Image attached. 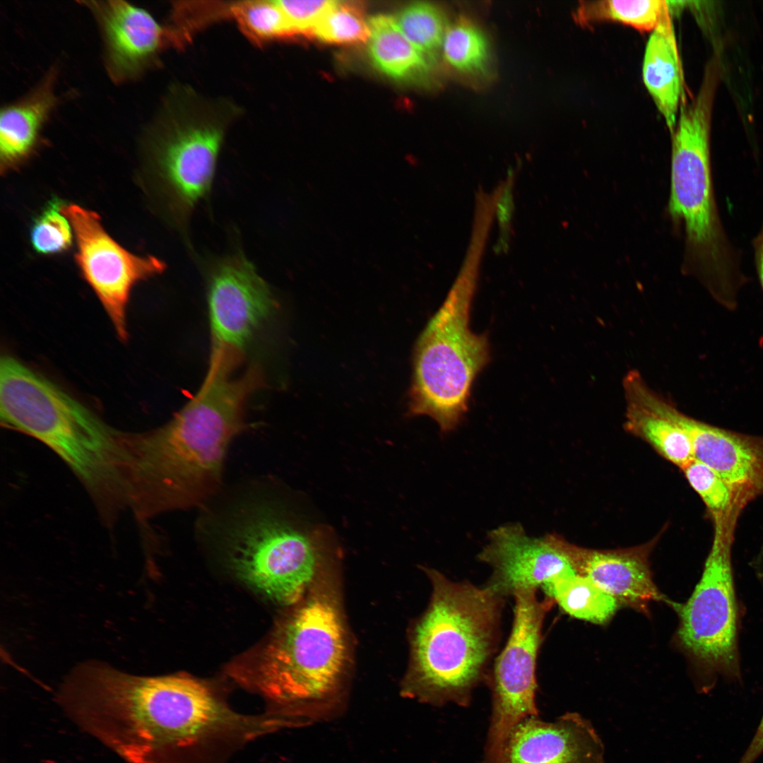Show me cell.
Segmentation results:
<instances>
[{"label":"cell","mask_w":763,"mask_h":763,"mask_svg":"<svg viewBox=\"0 0 763 763\" xmlns=\"http://www.w3.org/2000/svg\"><path fill=\"white\" fill-rule=\"evenodd\" d=\"M67 717L125 763H227L283 718L233 711L210 685L187 675L138 676L100 661L81 664L66 687Z\"/></svg>","instance_id":"cell-1"},{"label":"cell","mask_w":763,"mask_h":763,"mask_svg":"<svg viewBox=\"0 0 763 763\" xmlns=\"http://www.w3.org/2000/svg\"><path fill=\"white\" fill-rule=\"evenodd\" d=\"M249 398L242 382L211 372L168 422L129 435V507L139 520L203 506L216 495Z\"/></svg>","instance_id":"cell-2"},{"label":"cell","mask_w":763,"mask_h":763,"mask_svg":"<svg viewBox=\"0 0 763 763\" xmlns=\"http://www.w3.org/2000/svg\"><path fill=\"white\" fill-rule=\"evenodd\" d=\"M336 572L316 582L265 644L231 667L235 680L266 699L267 712L293 727L344 709L350 646Z\"/></svg>","instance_id":"cell-3"},{"label":"cell","mask_w":763,"mask_h":763,"mask_svg":"<svg viewBox=\"0 0 763 763\" xmlns=\"http://www.w3.org/2000/svg\"><path fill=\"white\" fill-rule=\"evenodd\" d=\"M423 569L432 593L411 631L401 694L434 706L467 707L474 690L486 683L498 651L506 598L487 585Z\"/></svg>","instance_id":"cell-4"},{"label":"cell","mask_w":763,"mask_h":763,"mask_svg":"<svg viewBox=\"0 0 763 763\" xmlns=\"http://www.w3.org/2000/svg\"><path fill=\"white\" fill-rule=\"evenodd\" d=\"M5 427L50 448L78 477L102 516L128 507L129 434L114 430L58 386L9 356L0 362Z\"/></svg>","instance_id":"cell-5"},{"label":"cell","mask_w":763,"mask_h":763,"mask_svg":"<svg viewBox=\"0 0 763 763\" xmlns=\"http://www.w3.org/2000/svg\"><path fill=\"white\" fill-rule=\"evenodd\" d=\"M718 85L702 80L690 102H682L672 135L668 210L682 223L684 268L718 302L736 300L746 283L741 255L730 240L714 193L710 129Z\"/></svg>","instance_id":"cell-6"},{"label":"cell","mask_w":763,"mask_h":763,"mask_svg":"<svg viewBox=\"0 0 763 763\" xmlns=\"http://www.w3.org/2000/svg\"><path fill=\"white\" fill-rule=\"evenodd\" d=\"M212 526L210 536L232 569L280 605L297 604L338 568L340 548L330 527L302 524L266 497L242 501Z\"/></svg>","instance_id":"cell-7"},{"label":"cell","mask_w":763,"mask_h":763,"mask_svg":"<svg viewBox=\"0 0 763 763\" xmlns=\"http://www.w3.org/2000/svg\"><path fill=\"white\" fill-rule=\"evenodd\" d=\"M484 249L480 242L469 243L451 289L414 350L409 413L430 417L443 432L464 418L474 382L491 359L487 333L470 327Z\"/></svg>","instance_id":"cell-8"},{"label":"cell","mask_w":763,"mask_h":763,"mask_svg":"<svg viewBox=\"0 0 763 763\" xmlns=\"http://www.w3.org/2000/svg\"><path fill=\"white\" fill-rule=\"evenodd\" d=\"M241 112L230 100L205 97L176 83L145 129L146 158L177 228L186 227L196 206L208 196L226 133Z\"/></svg>","instance_id":"cell-9"},{"label":"cell","mask_w":763,"mask_h":763,"mask_svg":"<svg viewBox=\"0 0 763 763\" xmlns=\"http://www.w3.org/2000/svg\"><path fill=\"white\" fill-rule=\"evenodd\" d=\"M538 588H521L514 600L513 622L503 649L495 656L486 683L492 695L490 722L483 763H504L508 739L525 718L538 716L537 660L543 641V626L555 604Z\"/></svg>","instance_id":"cell-10"},{"label":"cell","mask_w":763,"mask_h":763,"mask_svg":"<svg viewBox=\"0 0 763 763\" xmlns=\"http://www.w3.org/2000/svg\"><path fill=\"white\" fill-rule=\"evenodd\" d=\"M733 535L714 532L700 581L684 603L670 604L678 613V637L702 666L719 672L737 668V610L731 545Z\"/></svg>","instance_id":"cell-11"},{"label":"cell","mask_w":763,"mask_h":763,"mask_svg":"<svg viewBox=\"0 0 763 763\" xmlns=\"http://www.w3.org/2000/svg\"><path fill=\"white\" fill-rule=\"evenodd\" d=\"M61 211L73 227L80 271L118 336L126 341V312L132 288L164 271L165 264L153 256H137L125 249L105 231L96 213L76 204L64 205Z\"/></svg>","instance_id":"cell-12"},{"label":"cell","mask_w":763,"mask_h":763,"mask_svg":"<svg viewBox=\"0 0 763 763\" xmlns=\"http://www.w3.org/2000/svg\"><path fill=\"white\" fill-rule=\"evenodd\" d=\"M207 302L213 344L242 353L276 307L270 288L241 252L210 265Z\"/></svg>","instance_id":"cell-13"},{"label":"cell","mask_w":763,"mask_h":763,"mask_svg":"<svg viewBox=\"0 0 763 763\" xmlns=\"http://www.w3.org/2000/svg\"><path fill=\"white\" fill-rule=\"evenodd\" d=\"M576 548L555 533L529 536L513 524L492 531L478 558L492 569L486 585L506 598L517 590L538 589L558 577L578 574Z\"/></svg>","instance_id":"cell-14"},{"label":"cell","mask_w":763,"mask_h":763,"mask_svg":"<svg viewBox=\"0 0 763 763\" xmlns=\"http://www.w3.org/2000/svg\"><path fill=\"white\" fill-rule=\"evenodd\" d=\"M91 13L102 40L105 69L113 83L140 79L158 66L175 33L146 9L122 0L79 1Z\"/></svg>","instance_id":"cell-15"},{"label":"cell","mask_w":763,"mask_h":763,"mask_svg":"<svg viewBox=\"0 0 763 763\" xmlns=\"http://www.w3.org/2000/svg\"><path fill=\"white\" fill-rule=\"evenodd\" d=\"M504 763H605L604 746L591 722L576 712L553 722L530 716L511 732Z\"/></svg>","instance_id":"cell-16"},{"label":"cell","mask_w":763,"mask_h":763,"mask_svg":"<svg viewBox=\"0 0 763 763\" xmlns=\"http://www.w3.org/2000/svg\"><path fill=\"white\" fill-rule=\"evenodd\" d=\"M676 417L692 440L694 460L714 471L732 488L743 508L763 492V442L694 420Z\"/></svg>","instance_id":"cell-17"},{"label":"cell","mask_w":763,"mask_h":763,"mask_svg":"<svg viewBox=\"0 0 763 763\" xmlns=\"http://www.w3.org/2000/svg\"><path fill=\"white\" fill-rule=\"evenodd\" d=\"M656 543L654 538L641 545L613 550L576 545V571L620 604L645 612L651 602L664 599L653 581L649 561Z\"/></svg>","instance_id":"cell-18"},{"label":"cell","mask_w":763,"mask_h":763,"mask_svg":"<svg viewBox=\"0 0 763 763\" xmlns=\"http://www.w3.org/2000/svg\"><path fill=\"white\" fill-rule=\"evenodd\" d=\"M625 429L683 469L694 460L692 440L676 417L678 408L658 394L636 369L622 379Z\"/></svg>","instance_id":"cell-19"},{"label":"cell","mask_w":763,"mask_h":763,"mask_svg":"<svg viewBox=\"0 0 763 763\" xmlns=\"http://www.w3.org/2000/svg\"><path fill=\"white\" fill-rule=\"evenodd\" d=\"M58 63L52 64L25 95L0 111V164L7 172L30 158L43 142V132L61 102L57 86Z\"/></svg>","instance_id":"cell-20"},{"label":"cell","mask_w":763,"mask_h":763,"mask_svg":"<svg viewBox=\"0 0 763 763\" xmlns=\"http://www.w3.org/2000/svg\"><path fill=\"white\" fill-rule=\"evenodd\" d=\"M642 75L671 134L684 99L685 84L670 9L651 31L645 49Z\"/></svg>","instance_id":"cell-21"},{"label":"cell","mask_w":763,"mask_h":763,"mask_svg":"<svg viewBox=\"0 0 763 763\" xmlns=\"http://www.w3.org/2000/svg\"><path fill=\"white\" fill-rule=\"evenodd\" d=\"M367 52L374 66L391 78L418 81L428 75L432 58L418 49L398 28L394 17L379 14L369 20Z\"/></svg>","instance_id":"cell-22"},{"label":"cell","mask_w":763,"mask_h":763,"mask_svg":"<svg viewBox=\"0 0 763 763\" xmlns=\"http://www.w3.org/2000/svg\"><path fill=\"white\" fill-rule=\"evenodd\" d=\"M566 613L597 624L608 622L620 603L587 577L573 574L558 577L542 588Z\"/></svg>","instance_id":"cell-23"},{"label":"cell","mask_w":763,"mask_h":763,"mask_svg":"<svg viewBox=\"0 0 763 763\" xmlns=\"http://www.w3.org/2000/svg\"><path fill=\"white\" fill-rule=\"evenodd\" d=\"M218 19L235 21L241 32L259 47L295 36L277 1H218Z\"/></svg>","instance_id":"cell-24"},{"label":"cell","mask_w":763,"mask_h":763,"mask_svg":"<svg viewBox=\"0 0 763 763\" xmlns=\"http://www.w3.org/2000/svg\"><path fill=\"white\" fill-rule=\"evenodd\" d=\"M668 9V1L664 0H582L573 16L575 22L584 28L610 20L641 31H652Z\"/></svg>","instance_id":"cell-25"},{"label":"cell","mask_w":763,"mask_h":763,"mask_svg":"<svg viewBox=\"0 0 763 763\" xmlns=\"http://www.w3.org/2000/svg\"><path fill=\"white\" fill-rule=\"evenodd\" d=\"M444 60L459 72L472 75L487 71L490 51L481 30L461 17L449 25L442 45Z\"/></svg>","instance_id":"cell-26"},{"label":"cell","mask_w":763,"mask_h":763,"mask_svg":"<svg viewBox=\"0 0 763 763\" xmlns=\"http://www.w3.org/2000/svg\"><path fill=\"white\" fill-rule=\"evenodd\" d=\"M682 470L711 513L714 529L733 532L742 507L729 485L711 468L696 460Z\"/></svg>","instance_id":"cell-27"},{"label":"cell","mask_w":763,"mask_h":763,"mask_svg":"<svg viewBox=\"0 0 763 763\" xmlns=\"http://www.w3.org/2000/svg\"><path fill=\"white\" fill-rule=\"evenodd\" d=\"M394 18L408 40L431 58L442 47L449 25L443 11L428 2L409 4Z\"/></svg>","instance_id":"cell-28"},{"label":"cell","mask_w":763,"mask_h":763,"mask_svg":"<svg viewBox=\"0 0 763 763\" xmlns=\"http://www.w3.org/2000/svg\"><path fill=\"white\" fill-rule=\"evenodd\" d=\"M370 35L369 21L360 6L337 1L311 30L309 37L326 43L355 45L365 43Z\"/></svg>","instance_id":"cell-29"},{"label":"cell","mask_w":763,"mask_h":763,"mask_svg":"<svg viewBox=\"0 0 763 763\" xmlns=\"http://www.w3.org/2000/svg\"><path fill=\"white\" fill-rule=\"evenodd\" d=\"M63 206L59 199H52L34 220L30 242L38 254H57L71 247L74 234L69 220L61 211Z\"/></svg>","instance_id":"cell-30"},{"label":"cell","mask_w":763,"mask_h":763,"mask_svg":"<svg viewBox=\"0 0 763 763\" xmlns=\"http://www.w3.org/2000/svg\"><path fill=\"white\" fill-rule=\"evenodd\" d=\"M515 176L514 170L510 168L507 170L505 179L497 187V194L494 211L498 226V236L494 246V252L496 254H506L509 249L511 223L515 209L514 198Z\"/></svg>","instance_id":"cell-31"},{"label":"cell","mask_w":763,"mask_h":763,"mask_svg":"<svg viewBox=\"0 0 763 763\" xmlns=\"http://www.w3.org/2000/svg\"><path fill=\"white\" fill-rule=\"evenodd\" d=\"M295 36H309L311 30L336 1H277Z\"/></svg>","instance_id":"cell-32"},{"label":"cell","mask_w":763,"mask_h":763,"mask_svg":"<svg viewBox=\"0 0 763 763\" xmlns=\"http://www.w3.org/2000/svg\"><path fill=\"white\" fill-rule=\"evenodd\" d=\"M763 753V716L747 748L738 763H754Z\"/></svg>","instance_id":"cell-33"},{"label":"cell","mask_w":763,"mask_h":763,"mask_svg":"<svg viewBox=\"0 0 763 763\" xmlns=\"http://www.w3.org/2000/svg\"><path fill=\"white\" fill-rule=\"evenodd\" d=\"M754 261L759 283L763 290V223L752 242Z\"/></svg>","instance_id":"cell-34"}]
</instances>
